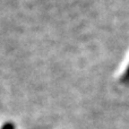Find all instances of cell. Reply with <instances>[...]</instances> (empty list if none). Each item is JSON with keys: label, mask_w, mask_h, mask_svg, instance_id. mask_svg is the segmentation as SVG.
<instances>
[{"label": "cell", "mask_w": 129, "mask_h": 129, "mask_svg": "<svg viewBox=\"0 0 129 129\" xmlns=\"http://www.w3.org/2000/svg\"><path fill=\"white\" fill-rule=\"evenodd\" d=\"M121 80H122L123 83H129V66H128L127 70L125 71V74L122 75V78H121Z\"/></svg>", "instance_id": "cell-1"}, {"label": "cell", "mask_w": 129, "mask_h": 129, "mask_svg": "<svg viewBox=\"0 0 129 129\" xmlns=\"http://www.w3.org/2000/svg\"><path fill=\"white\" fill-rule=\"evenodd\" d=\"M0 129H15V126L13 125V122H6Z\"/></svg>", "instance_id": "cell-2"}]
</instances>
